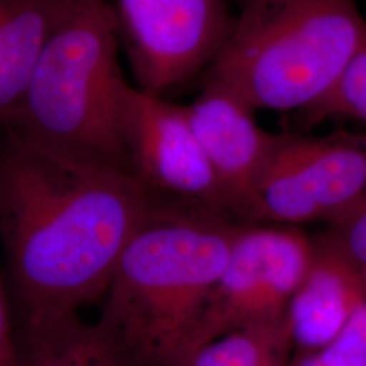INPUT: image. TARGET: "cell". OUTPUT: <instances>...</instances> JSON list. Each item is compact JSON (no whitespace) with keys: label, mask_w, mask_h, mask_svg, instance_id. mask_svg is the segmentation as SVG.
Returning <instances> with one entry per match:
<instances>
[{"label":"cell","mask_w":366,"mask_h":366,"mask_svg":"<svg viewBox=\"0 0 366 366\" xmlns=\"http://www.w3.org/2000/svg\"><path fill=\"white\" fill-rule=\"evenodd\" d=\"M122 131L132 175L154 199L232 217L186 106L128 84Z\"/></svg>","instance_id":"ba28073f"},{"label":"cell","mask_w":366,"mask_h":366,"mask_svg":"<svg viewBox=\"0 0 366 366\" xmlns=\"http://www.w3.org/2000/svg\"><path fill=\"white\" fill-rule=\"evenodd\" d=\"M0 264V366H19V350L13 300Z\"/></svg>","instance_id":"e0dca14e"},{"label":"cell","mask_w":366,"mask_h":366,"mask_svg":"<svg viewBox=\"0 0 366 366\" xmlns=\"http://www.w3.org/2000/svg\"><path fill=\"white\" fill-rule=\"evenodd\" d=\"M312 255L314 239L297 227L242 224L210 292L196 350L234 331L287 327L289 304Z\"/></svg>","instance_id":"5b68a950"},{"label":"cell","mask_w":366,"mask_h":366,"mask_svg":"<svg viewBox=\"0 0 366 366\" xmlns=\"http://www.w3.org/2000/svg\"><path fill=\"white\" fill-rule=\"evenodd\" d=\"M19 366H128L98 325L79 315L16 330Z\"/></svg>","instance_id":"7c38bea8"},{"label":"cell","mask_w":366,"mask_h":366,"mask_svg":"<svg viewBox=\"0 0 366 366\" xmlns=\"http://www.w3.org/2000/svg\"><path fill=\"white\" fill-rule=\"evenodd\" d=\"M205 71L255 112H304L340 79L366 33L355 0H244Z\"/></svg>","instance_id":"3957f363"},{"label":"cell","mask_w":366,"mask_h":366,"mask_svg":"<svg viewBox=\"0 0 366 366\" xmlns=\"http://www.w3.org/2000/svg\"><path fill=\"white\" fill-rule=\"evenodd\" d=\"M314 355L325 366H366V299L332 343Z\"/></svg>","instance_id":"9a60e30c"},{"label":"cell","mask_w":366,"mask_h":366,"mask_svg":"<svg viewBox=\"0 0 366 366\" xmlns=\"http://www.w3.org/2000/svg\"><path fill=\"white\" fill-rule=\"evenodd\" d=\"M290 349L287 327L240 330L201 346L184 366H287Z\"/></svg>","instance_id":"4fadbf2b"},{"label":"cell","mask_w":366,"mask_h":366,"mask_svg":"<svg viewBox=\"0 0 366 366\" xmlns=\"http://www.w3.org/2000/svg\"><path fill=\"white\" fill-rule=\"evenodd\" d=\"M287 366H325L315 355H297Z\"/></svg>","instance_id":"ac0fdd59"},{"label":"cell","mask_w":366,"mask_h":366,"mask_svg":"<svg viewBox=\"0 0 366 366\" xmlns=\"http://www.w3.org/2000/svg\"><path fill=\"white\" fill-rule=\"evenodd\" d=\"M113 10L137 87L157 97L207 71L232 25L224 0H116Z\"/></svg>","instance_id":"52a82bcc"},{"label":"cell","mask_w":366,"mask_h":366,"mask_svg":"<svg viewBox=\"0 0 366 366\" xmlns=\"http://www.w3.org/2000/svg\"><path fill=\"white\" fill-rule=\"evenodd\" d=\"M366 299V269L327 232L314 239V255L287 311V330L297 355L325 350Z\"/></svg>","instance_id":"30bf717a"},{"label":"cell","mask_w":366,"mask_h":366,"mask_svg":"<svg viewBox=\"0 0 366 366\" xmlns=\"http://www.w3.org/2000/svg\"><path fill=\"white\" fill-rule=\"evenodd\" d=\"M328 224V235L354 262L366 269V194Z\"/></svg>","instance_id":"2e32d148"},{"label":"cell","mask_w":366,"mask_h":366,"mask_svg":"<svg viewBox=\"0 0 366 366\" xmlns=\"http://www.w3.org/2000/svg\"><path fill=\"white\" fill-rule=\"evenodd\" d=\"M186 112L231 216L251 220L257 186L280 134L263 131L249 104L213 81L205 80Z\"/></svg>","instance_id":"9c48e42d"},{"label":"cell","mask_w":366,"mask_h":366,"mask_svg":"<svg viewBox=\"0 0 366 366\" xmlns=\"http://www.w3.org/2000/svg\"><path fill=\"white\" fill-rule=\"evenodd\" d=\"M127 171L24 139L0 148V247L16 330L105 297L152 207Z\"/></svg>","instance_id":"6da1fadb"},{"label":"cell","mask_w":366,"mask_h":366,"mask_svg":"<svg viewBox=\"0 0 366 366\" xmlns=\"http://www.w3.org/2000/svg\"><path fill=\"white\" fill-rule=\"evenodd\" d=\"M4 4H6V0H0V13H1V10H3Z\"/></svg>","instance_id":"d6986e66"},{"label":"cell","mask_w":366,"mask_h":366,"mask_svg":"<svg viewBox=\"0 0 366 366\" xmlns=\"http://www.w3.org/2000/svg\"><path fill=\"white\" fill-rule=\"evenodd\" d=\"M240 225L152 201L119 258L97 322L127 365H186Z\"/></svg>","instance_id":"7a4b0ae2"},{"label":"cell","mask_w":366,"mask_h":366,"mask_svg":"<svg viewBox=\"0 0 366 366\" xmlns=\"http://www.w3.org/2000/svg\"><path fill=\"white\" fill-rule=\"evenodd\" d=\"M366 194V133H281L262 172L252 222H331Z\"/></svg>","instance_id":"8992f818"},{"label":"cell","mask_w":366,"mask_h":366,"mask_svg":"<svg viewBox=\"0 0 366 366\" xmlns=\"http://www.w3.org/2000/svg\"><path fill=\"white\" fill-rule=\"evenodd\" d=\"M301 117L308 124L331 118L366 122V33L335 84L316 104L301 112Z\"/></svg>","instance_id":"5bb4252c"},{"label":"cell","mask_w":366,"mask_h":366,"mask_svg":"<svg viewBox=\"0 0 366 366\" xmlns=\"http://www.w3.org/2000/svg\"><path fill=\"white\" fill-rule=\"evenodd\" d=\"M117 21L107 0H71L7 136L132 174L124 131Z\"/></svg>","instance_id":"277c9868"},{"label":"cell","mask_w":366,"mask_h":366,"mask_svg":"<svg viewBox=\"0 0 366 366\" xmlns=\"http://www.w3.org/2000/svg\"><path fill=\"white\" fill-rule=\"evenodd\" d=\"M242 1H244V0H240V3H242Z\"/></svg>","instance_id":"ffe728a7"},{"label":"cell","mask_w":366,"mask_h":366,"mask_svg":"<svg viewBox=\"0 0 366 366\" xmlns=\"http://www.w3.org/2000/svg\"><path fill=\"white\" fill-rule=\"evenodd\" d=\"M71 0H6L0 13V127L21 109L34 68Z\"/></svg>","instance_id":"8fae6325"}]
</instances>
